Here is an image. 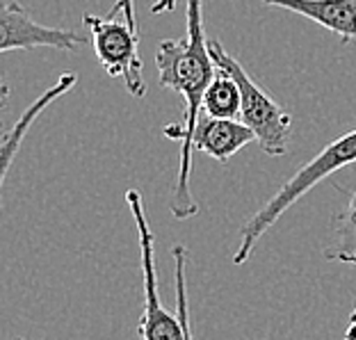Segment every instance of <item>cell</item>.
Masks as SVG:
<instances>
[{
    "instance_id": "9",
    "label": "cell",
    "mask_w": 356,
    "mask_h": 340,
    "mask_svg": "<svg viewBox=\"0 0 356 340\" xmlns=\"http://www.w3.org/2000/svg\"><path fill=\"white\" fill-rule=\"evenodd\" d=\"M76 83H78V76L76 74H62L58 83H55L51 89H46V92L39 96V99L32 103L30 108L19 117V121H16V126L12 128V131L3 137V144H0V183H5L12 160H14L16 153H19V147H21L23 137H26V133L30 131V126L35 124V119L42 115V112L53 101H58L60 96H64V94L69 92V89H74Z\"/></svg>"
},
{
    "instance_id": "1",
    "label": "cell",
    "mask_w": 356,
    "mask_h": 340,
    "mask_svg": "<svg viewBox=\"0 0 356 340\" xmlns=\"http://www.w3.org/2000/svg\"><path fill=\"white\" fill-rule=\"evenodd\" d=\"M210 39H206L204 0H188V32L181 39H163L156 51L158 83L174 89L185 99V117L181 124L165 126V135L181 142V165L169 199V208L176 220H190L199 213L197 199L192 197V135L204 110V96L213 83L217 67L210 55Z\"/></svg>"
},
{
    "instance_id": "10",
    "label": "cell",
    "mask_w": 356,
    "mask_h": 340,
    "mask_svg": "<svg viewBox=\"0 0 356 340\" xmlns=\"http://www.w3.org/2000/svg\"><path fill=\"white\" fill-rule=\"evenodd\" d=\"M327 261L356 265V190L334 222V238L325 247Z\"/></svg>"
},
{
    "instance_id": "4",
    "label": "cell",
    "mask_w": 356,
    "mask_h": 340,
    "mask_svg": "<svg viewBox=\"0 0 356 340\" xmlns=\"http://www.w3.org/2000/svg\"><path fill=\"white\" fill-rule=\"evenodd\" d=\"M126 204L137 226V238H140L142 281H144V306H142V318L137 322L140 338L142 340H188L178 313L167 311L163 299H160L158 267H156V256H153V252H156V249H153V231L149 226L147 213H144L142 194L137 190H128Z\"/></svg>"
},
{
    "instance_id": "3",
    "label": "cell",
    "mask_w": 356,
    "mask_h": 340,
    "mask_svg": "<svg viewBox=\"0 0 356 340\" xmlns=\"http://www.w3.org/2000/svg\"><path fill=\"white\" fill-rule=\"evenodd\" d=\"M210 55L217 69L231 74L240 87V121L247 124L256 135V142L267 156L281 158L288 149V137L293 131V119L281 105L267 96L261 85L254 83L245 67L226 51L220 39H210Z\"/></svg>"
},
{
    "instance_id": "12",
    "label": "cell",
    "mask_w": 356,
    "mask_h": 340,
    "mask_svg": "<svg viewBox=\"0 0 356 340\" xmlns=\"http://www.w3.org/2000/svg\"><path fill=\"white\" fill-rule=\"evenodd\" d=\"M174 279H176V313L185 327L188 340H194L190 327V309H188V281H185V267H188V249L183 245L174 247Z\"/></svg>"
},
{
    "instance_id": "5",
    "label": "cell",
    "mask_w": 356,
    "mask_h": 340,
    "mask_svg": "<svg viewBox=\"0 0 356 340\" xmlns=\"http://www.w3.org/2000/svg\"><path fill=\"white\" fill-rule=\"evenodd\" d=\"M83 23L92 32V46L105 74L110 78H121L126 89L137 99L147 96V80H144V64L140 58V35L128 23L101 19L96 14H85Z\"/></svg>"
},
{
    "instance_id": "2",
    "label": "cell",
    "mask_w": 356,
    "mask_h": 340,
    "mask_svg": "<svg viewBox=\"0 0 356 340\" xmlns=\"http://www.w3.org/2000/svg\"><path fill=\"white\" fill-rule=\"evenodd\" d=\"M356 163V128L350 133L341 135L338 140L329 142L313 160H309L299 172L283 185V188L267 201V204L256 210V213L245 222V226L240 229V240L238 249L233 254V265L247 263V258L252 256L254 247L258 245L267 231L279 222V217L286 213L290 206H295L306 192L313 190L315 185L322 183L331 174L341 172L343 167Z\"/></svg>"
},
{
    "instance_id": "13",
    "label": "cell",
    "mask_w": 356,
    "mask_h": 340,
    "mask_svg": "<svg viewBox=\"0 0 356 340\" xmlns=\"http://www.w3.org/2000/svg\"><path fill=\"white\" fill-rule=\"evenodd\" d=\"M119 12H124L126 16V23L131 28L137 30V19H135V0H117L115 5H112V10H110V16L112 14H119Z\"/></svg>"
},
{
    "instance_id": "6",
    "label": "cell",
    "mask_w": 356,
    "mask_h": 340,
    "mask_svg": "<svg viewBox=\"0 0 356 340\" xmlns=\"http://www.w3.org/2000/svg\"><path fill=\"white\" fill-rule=\"evenodd\" d=\"M87 39L67 28H51L32 21L28 10L19 3L3 7V28H0V51H30V48H55V51H78Z\"/></svg>"
},
{
    "instance_id": "16",
    "label": "cell",
    "mask_w": 356,
    "mask_h": 340,
    "mask_svg": "<svg viewBox=\"0 0 356 340\" xmlns=\"http://www.w3.org/2000/svg\"><path fill=\"white\" fill-rule=\"evenodd\" d=\"M14 340H23V338H14Z\"/></svg>"
},
{
    "instance_id": "8",
    "label": "cell",
    "mask_w": 356,
    "mask_h": 340,
    "mask_svg": "<svg viewBox=\"0 0 356 340\" xmlns=\"http://www.w3.org/2000/svg\"><path fill=\"white\" fill-rule=\"evenodd\" d=\"M256 142L254 131L240 119H215L204 115L192 135L194 151L206 153L213 160L229 163L240 149Z\"/></svg>"
},
{
    "instance_id": "11",
    "label": "cell",
    "mask_w": 356,
    "mask_h": 340,
    "mask_svg": "<svg viewBox=\"0 0 356 340\" xmlns=\"http://www.w3.org/2000/svg\"><path fill=\"white\" fill-rule=\"evenodd\" d=\"M240 87L231 74L217 69L204 96V112L215 119H240Z\"/></svg>"
},
{
    "instance_id": "14",
    "label": "cell",
    "mask_w": 356,
    "mask_h": 340,
    "mask_svg": "<svg viewBox=\"0 0 356 340\" xmlns=\"http://www.w3.org/2000/svg\"><path fill=\"white\" fill-rule=\"evenodd\" d=\"M174 7H176V0H158V3L151 7V12L153 14H167V12H172Z\"/></svg>"
},
{
    "instance_id": "7",
    "label": "cell",
    "mask_w": 356,
    "mask_h": 340,
    "mask_svg": "<svg viewBox=\"0 0 356 340\" xmlns=\"http://www.w3.org/2000/svg\"><path fill=\"white\" fill-rule=\"evenodd\" d=\"M258 3L311 19L341 37L345 44L356 42V0H258Z\"/></svg>"
},
{
    "instance_id": "15",
    "label": "cell",
    "mask_w": 356,
    "mask_h": 340,
    "mask_svg": "<svg viewBox=\"0 0 356 340\" xmlns=\"http://www.w3.org/2000/svg\"><path fill=\"white\" fill-rule=\"evenodd\" d=\"M345 340H356V306L347 320V331H345Z\"/></svg>"
}]
</instances>
